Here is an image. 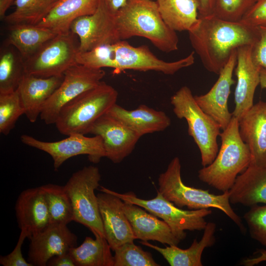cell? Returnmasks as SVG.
I'll return each mask as SVG.
<instances>
[{"label": "cell", "mask_w": 266, "mask_h": 266, "mask_svg": "<svg viewBox=\"0 0 266 266\" xmlns=\"http://www.w3.org/2000/svg\"><path fill=\"white\" fill-rule=\"evenodd\" d=\"M198 25L188 32L191 45L205 69L219 75L233 52L253 46L259 36V28L241 21L233 22L214 15L199 17Z\"/></svg>", "instance_id": "cell-1"}, {"label": "cell", "mask_w": 266, "mask_h": 266, "mask_svg": "<svg viewBox=\"0 0 266 266\" xmlns=\"http://www.w3.org/2000/svg\"><path fill=\"white\" fill-rule=\"evenodd\" d=\"M194 55L193 51L178 61L166 62L156 57L147 46L135 47L122 40L86 52H78L76 62L95 68H112L116 73L126 70H153L172 75L194 64Z\"/></svg>", "instance_id": "cell-2"}, {"label": "cell", "mask_w": 266, "mask_h": 266, "mask_svg": "<svg viewBox=\"0 0 266 266\" xmlns=\"http://www.w3.org/2000/svg\"><path fill=\"white\" fill-rule=\"evenodd\" d=\"M120 39L140 36L149 40L159 50L169 53L178 50L176 32L164 22L156 1L128 0L115 15Z\"/></svg>", "instance_id": "cell-3"}, {"label": "cell", "mask_w": 266, "mask_h": 266, "mask_svg": "<svg viewBox=\"0 0 266 266\" xmlns=\"http://www.w3.org/2000/svg\"><path fill=\"white\" fill-rule=\"evenodd\" d=\"M219 136L221 145L216 158L211 164L199 170L198 177L202 182L225 192L232 187L238 174L249 166L251 155L240 137L236 117H232Z\"/></svg>", "instance_id": "cell-4"}, {"label": "cell", "mask_w": 266, "mask_h": 266, "mask_svg": "<svg viewBox=\"0 0 266 266\" xmlns=\"http://www.w3.org/2000/svg\"><path fill=\"white\" fill-rule=\"evenodd\" d=\"M118 96L114 87L101 81L62 108L55 123L56 128L67 136L89 133L97 120L116 103Z\"/></svg>", "instance_id": "cell-5"}, {"label": "cell", "mask_w": 266, "mask_h": 266, "mask_svg": "<svg viewBox=\"0 0 266 266\" xmlns=\"http://www.w3.org/2000/svg\"><path fill=\"white\" fill-rule=\"evenodd\" d=\"M181 166L178 157L173 158L166 170L158 178V191L167 200L179 208L187 207L189 210L215 208L223 211L241 230L242 220L231 206L229 191L215 195L208 190L191 187L183 182L181 175Z\"/></svg>", "instance_id": "cell-6"}, {"label": "cell", "mask_w": 266, "mask_h": 266, "mask_svg": "<svg viewBox=\"0 0 266 266\" xmlns=\"http://www.w3.org/2000/svg\"><path fill=\"white\" fill-rule=\"evenodd\" d=\"M170 102L176 117L186 120L188 134L200 150L201 165H209L219 151L217 137L221 129L220 125L200 108L187 86L180 88L171 97Z\"/></svg>", "instance_id": "cell-7"}, {"label": "cell", "mask_w": 266, "mask_h": 266, "mask_svg": "<svg viewBox=\"0 0 266 266\" xmlns=\"http://www.w3.org/2000/svg\"><path fill=\"white\" fill-rule=\"evenodd\" d=\"M100 179L99 168L89 166L72 173L64 187L72 204L74 221L87 227L94 235L105 237L98 199L95 194Z\"/></svg>", "instance_id": "cell-8"}, {"label": "cell", "mask_w": 266, "mask_h": 266, "mask_svg": "<svg viewBox=\"0 0 266 266\" xmlns=\"http://www.w3.org/2000/svg\"><path fill=\"white\" fill-rule=\"evenodd\" d=\"M100 191L113 194L123 201L139 206L157 217L161 218L170 227L172 233L179 240L186 237L185 231L203 230L207 222L205 217L212 213L208 209L184 210L166 199L157 191V196L151 200L138 198L133 192L119 193L104 187Z\"/></svg>", "instance_id": "cell-9"}, {"label": "cell", "mask_w": 266, "mask_h": 266, "mask_svg": "<svg viewBox=\"0 0 266 266\" xmlns=\"http://www.w3.org/2000/svg\"><path fill=\"white\" fill-rule=\"evenodd\" d=\"M71 32L58 34L36 52L24 60L25 74L40 77L61 76L77 64L78 46Z\"/></svg>", "instance_id": "cell-10"}, {"label": "cell", "mask_w": 266, "mask_h": 266, "mask_svg": "<svg viewBox=\"0 0 266 266\" xmlns=\"http://www.w3.org/2000/svg\"><path fill=\"white\" fill-rule=\"evenodd\" d=\"M105 74L102 68L76 64L64 73V79L45 103L40 117L47 125L55 123L62 108L83 93L97 86Z\"/></svg>", "instance_id": "cell-11"}, {"label": "cell", "mask_w": 266, "mask_h": 266, "mask_svg": "<svg viewBox=\"0 0 266 266\" xmlns=\"http://www.w3.org/2000/svg\"><path fill=\"white\" fill-rule=\"evenodd\" d=\"M85 135L72 134L53 142L40 140L27 134H23L20 138L24 144L48 154L53 160L54 169L57 170L67 160L74 156L86 155L89 161L94 164L106 157L101 137Z\"/></svg>", "instance_id": "cell-12"}, {"label": "cell", "mask_w": 266, "mask_h": 266, "mask_svg": "<svg viewBox=\"0 0 266 266\" xmlns=\"http://www.w3.org/2000/svg\"><path fill=\"white\" fill-rule=\"evenodd\" d=\"M115 15V13L110 11L100 0L94 13L80 17L72 22L70 31L79 38V52L121 40L117 32Z\"/></svg>", "instance_id": "cell-13"}, {"label": "cell", "mask_w": 266, "mask_h": 266, "mask_svg": "<svg viewBox=\"0 0 266 266\" xmlns=\"http://www.w3.org/2000/svg\"><path fill=\"white\" fill-rule=\"evenodd\" d=\"M28 261L33 266H46L53 257L69 252L77 236L66 225L51 223L30 238Z\"/></svg>", "instance_id": "cell-14"}, {"label": "cell", "mask_w": 266, "mask_h": 266, "mask_svg": "<svg viewBox=\"0 0 266 266\" xmlns=\"http://www.w3.org/2000/svg\"><path fill=\"white\" fill-rule=\"evenodd\" d=\"M89 133L100 136L106 158L114 163H121L133 151L141 136L108 113L94 123Z\"/></svg>", "instance_id": "cell-15"}, {"label": "cell", "mask_w": 266, "mask_h": 266, "mask_svg": "<svg viewBox=\"0 0 266 266\" xmlns=\"http://www.w3.org/2000/svg\"><path fill=\"white\" fill-rule=\"evenodd\" d=\"M236 61L237 50H235L210 90L204 95L194 96L200 108L216 121L222 130L227 127L233 117L232 113L229 111L228 101L231 86L235 82L233 73Z\"/></svg>", "instance_id": "cell-16"}, {"label": "cell", "mask_w": 266, "mask_h": 266, "mask_svg": "<svg viewBox=\"0 0 266 266\" xmlns=\"http://www.w3.org/2000/svg\"><path fill=\"white\" fill-rule=\"evenodd\" d=\"M251 45L237 49V61L234 68L237 78L234 91L235 107L233 116L239 119L254 105L253 99L257 87L260 84L261 67L252 57Z\"/></svg>", "instance_id": "cell-17"}, {"label": "cell", "mask_w": 266, "mask_h": 266, "mask_svg": "<svg viewBox=\"0 0 266 266\" xmlns=\"http://www.w3.org/2000/svg\"><path fill=\"white\" fill-rule=\"evenodd\" d=\"M105 237L111 250L135 239L132 226L122 207L123 201L118 197L101 192L97 195Z\"/></svg>", "instance_id": "cell-18"}, {"label": "cell", "mask_w": 266, "mask_h": 266, "mask_svg": "<svg viewBox=\"0 0 266 266\" xmlns=\"http://www.w3.org/2000/svg\"><path fill=\"white\" fill-rule=\"evenodd\" d=\"M239 133L248 146L250 165L266 167V101L260 100L238 119Z\"/></svg>", "instance_id": "cell-19"}, {"label": "cell", "mask_w": 266, "mask_h": 266, "mask_svg": "<svg viewBox=\"0 0 266 266\" xmlns=\"http://www.w3.org/2000/svg\"><path fill=\"white\" fill-rule=\"evenodd\" d=\"M17 221L28 238L42 231L50 224L48 207L41 186L29 188L19 195L15 206Z\"/></svg>", "instance_id": "cell-20"}, {"label": "cell", "mask_w": 266, "mask_h": 266, "mask_svg": "<svg viewBox=\"0 0 266 266\" xmlns=\"http://www.w3.org/2000/svg\"><path fill=\"white\" fill-rule=\"evenodd\" d=\"M122 207L132 226L136 239L142 241H157L164 244L178 245L181 241L163 220L147 212L137 205L124 201Z\"/></svg>", "instance_id": "cell-21"}, {"label": "cell", "mask_w": 266, "mask_h": 266, "mask_svg": "<svg viewBox=\"0 0 266 266\" xmlns=\"http://www.w3.org/2000/svg\"><path fill=\"white\" fill-rule=\"evenodd\" d=\"M64 75L40 77L25 74L18 90L24 109V114L31 123L40 116L48 100L61 84Z\"/></svg>", "instance_id": "cell-22"}, {"label": "cell", "mask_w": 266, "mask_h": 266, "mask_svg": "<svg viewBox=\"0 0 266 266\" xmlns=\"http://www.w3.org/2000/svg\"><path fill=\"white\" fill-rule=\"evenodd\" d=\"M100 0H58L37 25L57 34H67L76 19L94 13Z\"/></svg>", "instance_id": "cell-23"}, {"label": "cell", "mask_w": 266, "mask_h": 266, "mask_svg": "<svg viewBox=\"0 0 266 266\" xmlns=\"http://www.w3.org/2000/svg\"><path fill=\"white\" fill-rule=\"evenodd\" d=\"M107 113L121 121L141 137L146 134L164 131L171 124L169 117L165 112L145 104H140L133 110H128L116 103Z\"/></svg>", "instance_id": "cell-24"}, {"label": "cell", "mask_w": 266, "mask_h": 266, "mask_svg": "<svg viewBox=\"0 0 266 266\" xmlns=\"http://www.w3.org/2000/svg\"><path fill=\"white\" fill-rule=\"evenodd\" d=\"M229 194L232 204L250 207L266 204V167L250 165L237 176Z\"/></svg>", "instance_id": "cell-25"}, {"label": "cell", "mask_w": 266, "mask_h": 266, "mask_svg": "<svg viewBox=\"0 0 266 266\" xmlns=\"http://www.w3.org/2000/svg\"><path fill=\"white\" fill-rule=\"evenodd\" d=\"M216 224L212 222L207 223L201 240H193L187 249H182L177 245H168L162 248L148 241L140 243L160 253L171 266H202L201 256L205 248L212 246L215 242L214 233Z\"/></svg>", "instance_id": "cell-26"}, {"label": "cell", "mask_w": 266, "mask_h": 266, "mask_svg": "<svg viewBox=\"0 0 266 266\" xmlns=\"http://www.w3.org/2000/svg\"><path fill=\"white\" fill-rule=\"evenodd\" d=\"M161 16L166 24L176 32H190L198 25V0H156Z\"/></svg>", "instance_id": "cell-27"}, {"label": "cell", "mask_w": 266, "mask_h": 266, "mask_svg": "<svg viewBox=\"0 0 266 266\" xmlns=\"http://www.w3.org/2000/svg\"><path fill=\"white\" fill-rule=\"evenodd\" d=\"M8 26L9 33L5 44L15 48L24 60L58 34L37 25L18 24Z\"/></svg>", "instance_id": "cell-28"}, {"label": "cell", "mask_w": 266, "mask_h": 266, "mask_svg": "<svg viewBox=\"0 0 266 266\" xmlns=\"http://www.w3.org/2000/svg\"><path fill=\"white\" fill-rule=\"evenodd\" d=\"M94 235L95 239L86 236L80 245L69 250L75 266H114V256L106 239Z\"/></svg>", "instance_id": "cell-29"}, {"label": "cell", "mask_w": 266, "mask_h": 266, "mask_svg": "<svg viewBox=\"0 0 266 266\" xmlns=\"http://www.w3.org/2000/svg\"><path fill=\"white\" fill-rule=\"evenodd\" d=\"M25 74L23 58L15 48L5 44L0 54V94L16 90Z\"/></svg>", "instance_id": "cell-30"}, {"label": "cell", "mask_w": 266, "mask_h": 266, "mask_svg": "<svg viewBox=\"0 0 266 266\" xmlns=\"http://www.w3.org/2000/svg\"><path fill=\"white\" fill-rule=\"evenodd\" d=\"M46 200L50 224L66 225L74 221L72 204L64 186L47 184L41 186Z\"/></svg>", "instance_id": "cell-31"}, {"label": "cell", "mask_w": 266, "mask_h": 266, "mask_svg": "<svg viewBox=\"0 0 266 266\" xmlns=\"http://www.w3.org/2000/svg\"><path fill=\"white\" fill-rule=\"evenodd\" d=\"M54 0H15V9L6 15L4 21L8 25H37L48 14Z\"/></svg>", "instance_id": "cell-32"}, {"label": "cell", "mask_w": 266, "mask_h": 266, "mask_svg": "<svg viewBox=\"0 0 266 266\" xmlns=\"http://www.w3.org/2000/svg\"><path fill=\"white\" fill-rule=\"evenodd\" d=\"M24 114L18 89L0 94V133L6 135L14 128L18 118Z\"/></svg>", "instance_id": "cell-33"}, {"label": "cell", "mask_w": 266, "mask_h": 266, "mask_svg": "<svg viewBox=\"0 0 266 266\" xmlns=\"http://www.w3.org/2000/svg\"><path fill=\"white\" fill-rule=\"evenodd\" d=\"M114 266H159L149 252L133 242L126 243L114 251Z\"/></svg>", "instance_id": "cell-34"}, {"label": "cell", "mask_w": 266, "mask_h": 266, "mask_svg": "<svg viewBox=\"0 0 266 266\" xmlns=\"http://www.w3.org/2000/svg\"><path fill=\"white\" fill-rule=\"evenodd\" d=\"M257 0H215L213 15L224 20L240 22Z\"/></svg>", "instance_id": "cell-35"}, {"label": "cell", "mask_w": 266, "mask_h": 266, "mask_svg": "<svg viewBox=\"0 0 266 266\" xmlns=\"http://www.w3.org/2000/svg\"><path fill=\"white\" fill-rule=\"evenodd\" d=\"M244 219L251 237L266 247V204L251 206Z\"/></svg>", "instance_id": "cell-36"}, {"label": "cell", "mask_w": 266, "mask_h": 266, "mask_svg": "<svg viewBox=\"0 0 266 266\" xmlns=\"http://www.w3.org/2000/svg\"><path fill=\"white\" fill-rule=\"evenodd\" d=\"M28 237L26 232L21 231L17 243L13 251L8 255L0 257V264L3 266H33L26 260L22 253V246Z\"/></svg>", "instance_id": "cell-37"}, {"label": "cell", "mask_w": 266, "mask_h": 266, "mask_svg": "<svg viewBox=\"0 0 266 266\" xmlns=\"http://www.w3.org/2000/svg\"><path fill=\"white\" fill-rule=\"evenodd\" d=\"M240 21L256 27L266 26V0H257Z\"/></svg>", "instance_id": "cell-38"}, {"label": "cell", "mask_w": 266, "mask_h": 266, "mask_svg": "<svg viewBox=\"0 0 266 266\" xmlns=\"http://www.w3.org/2000/svg\"><path fill=\"white\" fill-rule=\"evenodd\" d=\"M258 28L259 36L252 46V57L257 64L266 70V26Z\"/></svg>", "instance_id": "cell-39"}, {"label": "cell", "mask_w": 266, "mask_h": 266, "mask_svg": "<svg viewBox=\"0 0 266 266\" xmlns=\"http://www.w3.org/2000/svg\"><path fill=\"white\" fill-rule=\"evenodd\" d=\"M48 266H75L73 259L69 252L55 256L47 262Z\"/></svg>", "instance_id": "cell-40"}, {"label": "cell", "mask_w": 266, "mask_h": 266, "mask_svg": "<svg viewBox=\"0 0 266 266\" xmlns=\"http://www.w3.org/2000/svg\"><path fill=\"white\" fill-rule=\"evenodd\" d=\"M199 17H204L213 15L215 0H198Z\"/></svg>", "instance_id": "cell-41"}, {"label": "cell", "mask_w": 266, "mask_h": 266, "mask_svg": "<svg viewBox=\"0 0 266 266\" xmlns=\"http://www.w3.org/2000/svg\"><path fill=\"white\" fill-rule=\"evenodd\" d=\"M106 6L113 13H116L119 9L124 7L128 0H102Z\"/></svg>", "instance_id": "cell-42"}, {"label": "cell", "mask_w": 266, "mask_h": 266, "mask_svg": "<svg viewBox=\"0 0 266 266\" xmlns=\"http://www.w3.org/2000/svg\"><path fill=\"white\" fill-rule=\"evenodd\" d=\"M258 253L260 255L251 259H247L243 261L242 263L246 266H253L262 262H266V250H260Z\"/></svg>", "instance_id": "cell-43"}, {"label": "cell", "mask_w": 266, "mask_h": 266, "mask_svg": "<svg viewBox=\"0 0 266 266\" xmlns=\"http://www.w3.org/2000/svg\"><path fill=\"white\" fill-rule=\"evenodd\" d=\"M15 0H0V17L4 19L5 13L8 8L14 3Z\"/></svg>", "instance_id": "cell-44"}, {"label": "cell", "mask_w": 266, "mask_h": 266, "mask_svg": "<svg viewBox=\"0 0 266 266\" xmlns=\"http://www.w3.org/2000/svg\"><path fill=\"white\" fill-rule=\"evenodd\" d=\"M261 89L266 88V70L261 68L260 74V84Z\"/></svg>", "instance_id": "cell-45"}, {"label": "cell", "mask_w": 266, "mask_h": 266, "mask_svg": "<svg viewBox=\"0 0 266 266\" xmlns=\"http://www.w3.org/2000/svg\"><path fill=\"white\" fill-rule=\"evenodd\" d=\"M58 0H54L55 2H56V1H57Z\"/></svg>", "instance_id": "cell-46"}]
</instances>
